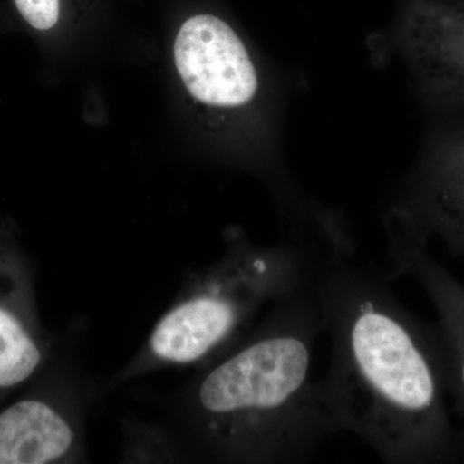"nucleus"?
Segmentation results:
<instances>
[{"label": "nucleus", "instance_id": "f257e3e1", "mask_svg": "<svg viewBox=\"0 0 464 464\" xmlns=\"http://www.w3.org/2000/svg\"><path fill=\"white\" fill-rule=\"evenodd\" d=\"M314 284L332 355L322 382L341 431L384 463H406L436 439L439 386L411 317L386 279L348 258L317 259Z\"/></svg>", "mask_w": 464, "mask_h": 464}, {"label": "nucleus", "instance_id": "f03ea898", "mask_svg": "<svg viewBox=\"0 0 464 464\" xmlns=\"http://www.w3.org/2000/svg\"><path fill=\"white\" fill-rule=\"evenodd\" d=\"M324 332L314 273L275 302L257 329L201 375L190 408L201 444L219 459L302 463L341 432L314 350Z\"/></svg>", "mask_w": 464, "mask_h": 464}, {"label": "nucleus", "instance_id": "7ed1b4c3", "mask_svg": "<svg viewBox=\"0 0 464 464\" xmlns=\"http://www.w3.org/2000/svg\"><path fill=\"white\" fill-rule=\"evenodd\" d=\"M314 266L304 249L237 246L161 317L150 353L168 364L188 365L230 350L261 308L308 283Z\"/></svg>", "mask_w": 464, "mask_h": 464}, {"label": "nucleus", "instance_id": "20e7f679", "mask_svg": "<svg viewBox=\"0 0 464 464\" xmlns=\"http://www.w3.org/2000/svg\"><path fill=\"white\" fill-rule=\"evenodd\" d=\"M174 60L186 88L208 105H244L257 91V74L243 42L212 14L183 24L174 43Z\"/></svg>", "mask_w": 464, "mask_h": 464}, {"label": "nucleus", "instance_id": "39448f33", "mask_svg": "<svg viewBox=\"0 0 464 464\" xmlns=\"http://www.w3.org/2000/svg\"><path fill=\"white\" fill-rule=\"evenodd\" d=\"M69 420L42 400H21L0 413V464H47L74 450Z\"/></svg>", "mask_w": 464, "mask_h": 464}, {"label": "nucleus", "instance_id": "423d86ee", "mask_svg": "<svg viewBox=\"0 0 464 464\" xmlns=\"http://www.w3.org/2000/svg\"><path fill=\"white\" fill-rule=\"evenodd\" d=\"M42 362V353L23 322L0 306V389L29 380Z\"/></svg>", "mask_w": 464, "mask_h": 464}, {"label": "nucleus", "instance_id": "0eeeda50", "mask_svg": "<svg viewBox=\"0 0 464 464\" xmlns=\"http://www.w3.org/2000/svg\"><path fill=\"white\" fill-rule=\"evenodd\" d=\"M21 16L34 29L50 30L58 20V0H14Z\"/></svg>", "mask_w": 464, "mask_h": 464}, {"label": "nucleus", "instance_id": "6e6552de", "mask_svg": "<svg viewBox=\"0 0 464 464\" xmlns=\"http://www.w3.org/2000/svg\"><path fill=\"white\" fill-rule=\"evenodd\" d=\"M460 382H462V386L464 389V359L462 362V365H460Z\"/></svg>", "mask_w": 464, "mask_h": 464}]
</instances>
